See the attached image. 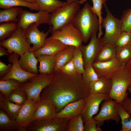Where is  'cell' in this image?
Listing matches in <instances>:
<instances>
[{
  "label": "cell",
  "instance_id": "obj_1",
  "mask_svg": "<svg viewBox=\"0 0 131 131\" xmlns=\"http://www.w3.org/2000/svg\"><path fill=\"white\" fill-rule=\"evenodd\" d=\"M55 74L53 81L43 90L40 98L52 102L57 113L68 104L86 98L90 94L89 84L83 81L82 74L69 76L60 70Z\"/></svg>",
  "mask_w": 131,
  "mask_h": 131
},
{
  "label": "cell",
  "instance_id": "obj_22",
  "mask_svg": "<svg viewBox=\"0 0 131 131\" xmlns=\"http://www.w3.org/2000/svg\"><path fill=\"white\" fill-rule=\"evenodd\" d=\"M76 47L74 46H69L54 55L55 60L54 73L60 70L62 67L73 59Z\"/></svg>",
  "mask_w": 131,
  "mask_h": 131
},
{
  "label": "cell",
  "instance_id": "obj_35",
  "mask_svg": "<svg viewBox=\"0 0 131 131\" xmlns=\"http://www.w3.org/2000/svg\"><path fill=\"white\" fill-rule=\"evenodd\" d=\"M18 27L17 23L14 22H8L0 23V41L10 37Z\"/></svg>",
  "mask_w": 131,
  "mask_h": 131
},
{
  "label": "cell",
  "instance_id": "obj_50",
  "mask_svg": "<svg viewBox=\"0 0 131 131\" xmlns=\"http://www.w3.org/2000/svg\"><path fill=\"white\" fill-rule=\"evenodd\" d=\"M67 1H76L77 0H66Z\"/></svg>",
  "mask_w": 131,
  "mask_h": 131
},
{
  "label": "cell",
  "instance_id": "obj_52",
  "mask_svg": "<svg viewBox=\"0 0 131 131\" xmlns=\"http://www.w3.org/2000/svg\"><path fill=\"white\" fill-rule=\"evenodd\" d=\"M130 45H131V43Z\"/></svg>",
  "mask_w": 131,
  "mask_h": 131
},
{
  "label": "cell",
  "instance_id": "obj_44",
  "mask_svg": "<svg viewBox=\"0 0 131 131\" xmlns=\"http://www.w3.org/2000/svg\"><path fill=\"white\" fill-rule=\"evenodd\" d=\"M12 66L11 64L8 65L0 61V76H4L7 74L10 71Z\"/></svg>",
  "mask_w": 131,
  "mask_h": 131
},
{
  "label": "cell",
  "instance_id": "obj_17",
  "mask_svg": "<svg viewBox=\"0 0 131 131\" xmlns=\"http://www.w3.org/2000/svg\"><path fill=\"white\" fill-rule=\"evenodd\" d=\"M57 113L56 107L50 100L41 98L34 113L35 120L41 121L55 118Z\"/></svg>",
  "mask_w": 131,
  "mask_h": 131
},
{
  "label": "cell",
  "instance_id": "obj_27",
  "mask_svg": "<svg viewBox=\"0 0 131 131\" xmlns=\"http://www.w3.org/2000/svg\"><path fill=\"white\" fill-rule=\"evenodd\" d=\"M116 47L113 44L104 45L98 53L95 62L108 61L115 57Z\"/></svg>",
  "mask_w": 131,
  "mask_h": 131
},
{
  "label": "cell",
  "instance_id": "obj_46",
  "mask_svg": "<svg viewBox=\"0 0 131 131\" xmlns=\"http://www.w3.org/2000/svg\"><path fill=\"white\" fill-rule=\"evenodd\" d=\"M6 50V48L3 46L0 45V57L4 56H8L9 54Z\"/></svg>",
  "mask_w": 131,
  "mask_h": 131
},
{
  "label": "cell",
  "instance_id": "obj_25",
  "mask_svg": "<svg viewBox=\"0 0 131 131\" xmlns=\"http://www.w3.org/2000/svg\"><path fill=\"white\" fill-rule=\"evenodd\" d=\"M36 57L40 63L39 74L54 73L55 60L54 56L42 55Z\"/></svg>",
  "mask_w": 131,
  "mask_h": 131
},
{
  "label": "cell",
  "instance_id": "obj_47",
  "mask_svg": "<svg viewBox=\"0 0 131 131\" xmlns=\"http://www.w3.org/2000/svg\"><path fill=\"white\" fill-rule=\"evenodd\" d=\"M125 66L127 69L131 72V59Z\"/></svg>",
  "mask_w": 131,
  "mask_h": 131
},
{
  "label": "cell",
  "instance_id": "obj_8",
  "mask_svg": "<svg viewBox=\"0 0 131 131\" xmlns=\"http://www.w3.org/2000/svg\"><path fill=\"white\" fill-rule=\"evenodd\" d=\"M49 39H57L67 46L78 47L82 45L83 38L79 31L72 23L66 25L51 33Z\"/></svg>",
  "mask_w": 131,
  "mask_h": 131
},
{
  "label": "cell",
  "instance_id": "obj_26",
  "mask_svg": "<svg viewBox=\"0 0 131 131\" xmlns=\"http://www.w3.org/2000/svg\"><path fill=\"white\" fill-rule=\"evenodd\" d=\"M21 106L11 102L7 98L0 93V109L3 110L11 119L16 120Z\"/></svg>",
  "mask_w": 131,
  "mask_h": 131
},
{
  "label": "cell",
  "instance_id": "obj_36",
  "mask_svg": "<svg viewBox=\"0 0 131 131\" xmlns=\"http://www.w3.org/2000/svg\"><path fill=\"white\" fill-rule=\"evenodd\" d=\"M119 115L121 120L122 131H131V115L123 109L122 105L118 103Z\"/></svg>",
  "mask_w": 131,
  "mask_h": 131
},
{
  "label": "cell",
  "instance_id": "obj_18",
  "mask_svg": "<svg viewBox=\"0 0 131 131\" xmlns=\"http://www.w3.org/2000/svg\"><path fill=\"white\" fill-rule=\"evenodd\" d=\"M93 67L99 77L111 78L114 74L122 66L116 57L104 62H94Z\"/></svg>",
  "mask_w": 131,
  "mask_h": 131
},
{
  "label": "cell",
  "instance_id": "obj_23",
  "mask_svg": "<svg viewBox=\"0 0 131 131\" xmlns=\"http://www.w3.org/2000/svg\"><path fill=\"white\" fill-rule=\"evenodd\" d=\"M111 78L101 77L97 80L89 84L90 94L101 93L108 95L110 92L111 87Z\"/></svg>",
  "mask_w": 131,
  "mask_h": 131
},
{
  "label": "cell",
  "instance_id": "obj_38",
  "mask_svg": "<svg viewBox=\"0 0 131 131\" xmlns=\"http://www.w3.org/2000/svg\"><path fill=\"white\" fill-rule=\"evenodd\" d=\"M73 60L77 73L82 74L84 71V64L82 53L79 47L75 48Z\"/></svg>",
  "mask_w": 131,
  "mask_h": 131
},
{
  "label": "cell",
  "instance_id": "obj_43",
  "mask_svg": "<svg viewBox=\"0 0 131 131\" xmlns=\"http://www.w3.org/2000/svg\"><path fill=\"white\" fill-rule=\"evenodd\" d=\"M60 70L64 74L69 76H73L77 73L73 59L62 67Z\"/></svg>",
  "mask_w": 131,
  "mask_h": 131
},
{
  "label": "cell",
  "instance_id": "obj_28",
  "mask_svg": "<svg viewBox=\"0 0 131 131\" xmlns=\"http://www.w3.org/2000/svg\"><path fill=\"white\" fill-rule=\"evenodd\" d=\"M23 7L31 10L39 11L37 4L31 3L23 0H0V8L4 9L13 7Z\"/></svg>",
  "mask_w": 131,
  "mask_h": 131
},
{
  "label": "cell",
  "instance_id": "obj_30",
  "mask_svg": "<svg viewBox=\"0 0 131 131\" xmlns=\"http://www.w3.org/2000/svg\"><path fill=\"white\" fill-rule=\"evenodd\" d=\"M21 8L18 7L0 10V23L8 22H18V15Z\"/></svg>",
  "mask_w": 131,
  "mask_h": 131
},
{
  "label": "cell",
  "instance_id": "obj_5",
  "mask_svg": "<svg viewBox=\"0 0 131 131\" xmlns=\"http://www.w3.org/2000/svg\"><path fill=\"white\" fill-rule=\"evenodd\" d=\"M55 74H41L22 83L19 88L27 93L28 99L38 102L43 90L53 81Z\"/></svg>",
  "mask_w": 131,
  "mask_h": 131
},
{
  "label": "cell",
  "instance_id": "obj_49",
  "mask_svg": "<svg viewBox=\"0 0 131 131\" xmlns=\"http://www.w3.org/2000/svg\"><path fill=\"white\" fill-rule=\"evenodd\" d=\"M128 90L129 91V93H131V87H129L128 89Z\"/></svg>",
  "mask_w": 131,
  "mask_h": 131
},
{
  "label": "cell",
  "instance_id": "obj_20",
  "mask_svg": "<svg viewBox=\"0 0 131 131\" xmlns=\"http://www.w3.org/2000/svg\"><path fill=\"white\" fill-rule=\"evenodd\" d=\"M68 46L58 40L47 38L43 46L33 52L36 57L42 55L54 56Z\"/></svg>",
  "mask_w": 131,
  "mask_h": 131
},
{
  "label": "cell",
  "instance_id": "obj_13",
  "mask_svg": "<svg viewBox=\"0 0 131 131\" xmlns=\"http://www.w3.org/2000/svg\"><path fill=\"white\" fill-rule=\"evenodd\" d=\"M109 99L108 95L106 94H90L86 98L85 106L81 114L83 123H85L97 113L103 101Z\"/></svg>",
  "mask_w": 131,
  "mask_h": 131
},
{
  "label": "cell",
  "instance_id": "obj_2",
  "mask_svg": "<svg viewBox=\"0 0 131 131\" xmlns=\"http://www.w3.org/2000/svg\"><path fill=\"white\" fill-rule=\"evenodd\" d=\"M87 2L79 11L72 23L80 32L83 42H87L94 33L99 31V22L98 16L92 11Z\"/></svg>",
  "mask_w": 131,
  "mask_h": 131
},
{
  "label": "cell",
  "instance_id": "obj_9",
  "mask_svg": "<svg viewBox=\"0 0 131 131\" xmlns=\"http://www.w3.org/2000/svg\"><path fill=\"white\" fill-rule=\"evenodd\" d=\"M69 120L55 118L41 121L35 120L28 127V131H67Z\"/></svg>",
  "mask_w": 131,
  "mask_h": 131
},
{
  "label": "cell",
  "instance_id": "obj_32",
  "mask_svg": "<svg viewBox=\"0 0 131 131\" xmlns=\"http://www.w3.org/2000/svg\"><path fill=\"white\" fill-rule=\"evenodd\" d=\"M88 0H80L78 2L80 5L83 4ZM93 3V6L91 7V8L92 12L98 16V18L100 27L98 31V38H100L101 36L103 34L101 27V23L103 19L102 17V9L103 5L104 3L106 2V0H90Z\"/></svg>",
  "mask_w": 131,
  "mask_h": 131
},
{
  "label": "cell",
  "instance_id": "obj_34",
  "mask_svg": "<svg viewBox=\"0 0 131 131\" xmlns=\"http://www.w3.org/2000/svg\"><path fill=\"white\" fill-rule=\"evenodd\" d=\"M8 98L11 102L21 106H22L28 99L26 92L19 87L13 90Z\"/></svg>",
  "mask_w": 131,
  "mask_h": 131
},
{
  "label": "cell",
  "instance_id": "obj_21",
  "mask_svg": "<svg viewBox=\"0 0 131 131\" xmlns=\"http://www.w3.org/2000/svg\"><path fill=\"white\" fill-rule=\"evenodd\" d=\"M20 57L18 62L23 70L31 73L38 74L37 65L38 61L33 52L27 51Z\"/></svg>",
  "mask_w": 131,
  "mask_h": 131
},
{
  "label": "cell",
  "instance_id": "obj_24",
  "mask_svg": "<svg viewBox=\"0 0 131 131\" xmlns=\"http://www.w3.org/2000/svg\"><path fill=\"white\" fill-rule=\"evenodd\" d=\"M0 131H27L21 127L16 120L11 119L3 110H0Z\"/></svg>",
  "mask_w": 131,
  "mask_h": 131
},
{
  "label": "cell",
  "instance_id": "obj_48",
  "mask_svg": "<svg viewBox=\"0 0 131 131\" xmlns=\"http://www.w3.org/2000/svg\"><path fill=\"white\" fill-rule=\"evenodd\" d=\"M29 3L33 4H37L36 0H23Z\"/></svg>",
  "mask_w": 131,
  "mask_h": 131
},
{
  "label": "cell",
  "instance_id": "obj_42",
  "mask_svg": "<svg viewBox=\"0 0 131 131\" xmlns=\"http://www.w3.org/2000/svg\"><path fill=\"white\" fill-rule=\"evenodd\" d=\"M98 122L94 118L88 120L84 125L83 131H101L102 130L97 126Z\"/></svg>",
  "mask_w": 131,
  "mask_h": 131
},
{
  "label": "cell",
  "instance_id": "obj_41",
  "mask_svg": "<svg viewBox=\"0 0 131 131\" xmlns=\"http://www.w3.org/2000/svg\"><path fill=\"white\" fill-rule=\"evenodd\" d=\"M121 20L122 31L131 32V8L124 11Z\"/></svg>",
  "mask_w": 131,
  "mask_h": 131
},
{
  "label": "cell",
  "instance_id": "obj_12",
  "mask_svg": "<svg viewBox=\"0 0 131 131\" xmlns=\"http://www.w3.org/2000/svg\"><path fill=\"white\" fill-rule=\"evenodd\" d=\"M40 25L37 23H33L24 30L28 41L30 44L33 45L29 50V51L33 52L42 47L51 31V27L50 26L46 32L41 31L38 28Z\"/></svg>",
  "mask_w": 131,
  "mask_h": 131
},
{
  "label": "cell",
  "instance_id": "obj_31",
  "mask_svg": "<svg viewBox=\"0 0 131 131\" xmlns=\"http://www.w3.org/2000/svg\"><path fill=\"white\" fill-rule=\"evenodd\" d=\"M22 83L13 79L0 80V93L8 98L10 93L15 89L20 87Z\"/></svg>",
  "mask_w": 131,
  "mask_h": 131
},
{
  "label": "cell",
  "instance_id": "obj_19",
  "mask_svg": "<svg viewBox=\"0 0 131 131\" xmlns=\"http://www.w3.org/2000/svg\"><path fill=\"white\" fill-rule=\"evenodd\" d=\"M86 98L68 104L57 113L55 117L69 120L81 114L85 106Z\"/></svg>",
  "mask_w": 131,
  "mask_h": 131
},
{
  "label": "cell",
  "instance_id": "obj_4",
  "mask_svg": "<svg viewBox=\"0 0 131 131\" xmlns=\"http://www.w3.org/2000/svg\"><path fill=\"white\" fill-rule=\"evenodd\" d=\"M111 79V87L109 97L121 104L128 96L127 91L131 83V72L125 66H123L114 74Z\"/></svg>",
  "mask_w": 131,
  "mask_h": 131
},
{
  "label": "cell",
  "instance_id": "obj_40",
  "mask_svg": "<svg viewBox=\"0 0 131 131\" xmlns=\"http://www.w3.org/2000/svg\"><path fill=\"white\" fill-rule=\"evenodd\" d=\"M131 32L122 31L113 44L116 47H124L130 44Z\"/></svg>",
  "mask_w": 131,
  "mask_h": 131
},
{
  "label": "cell",
  "instance_id": "obj_15",
  "mask_svg": "<svg viewBox=\"0 0 131 131\" xmlns=\"http://www.w3.org/2000/svg\"><path fill=\"white\" fill-rule=\"evenodd\" d=\"M98 123L112 120L118 124L121 119L118 107V103L115 100L109 99L105 101L102 104L98 113L94 117Z\"/></svg>",
  "mask_w": 131,
  "mask_h": 131
},
{
  "label": "cell",
  "instance_id": "obj_14",
  "mask_svg": "<svg viewBox=\"0 0 131 131\" xmlns=\"http://www.w3.org/2000/svg\"><path fill=\"white\" fill-rule=\"evenodd\" d=\"M38 102L28 99L22 106L16 117V120L20 126L27 130L28 127L35 120L34 114Z\"/></svg>",
  "mask_w": 131,
  "mask_h": 131
},
{
  "label": "cell",
  "instance_id": "obj_33",
  "mask_svg": "<svg viewBox=\"0 0 131 131\" xmlns=\"http://www.w3.org/2000/svg\"><path fill=\"white\" fill-rule=\"evenodd\" d=\"M115 57L122 66H125L131 59V45L116 47Z\"/></svg>",
  "mask_w": 131,
  "mask_h": 131
},
{
  "label": "cell",
  "instance_id": "obj_39",
  "mask_svg": "<svg viewBox=\"0 0 131 131\" xmlns=\"http://www.w3.org/2000/svg\"><path fill=\"white\" fill-rule=\"evenodd\" d=\"M83 123L81 114L69 120L67 131H83Z\"/></svg>",
  "mask_w": 131,
  "mask_h": 131
},
{
  "label": "cell",
  "instance_id": "obj_51",
  "mask_svg": "<svg viewBox=\"0 0 131 131\" xmlns=\"http://www.w3.org/2000/svg\"><path fill=\"white\" fill-rule=\"evenodd\" d=\"M130 87H131V84L130 85Z\"/></svg>",
  "mask_w": 131,
  "mask_h": 131
},
{
  "label": "cell",
  "instance_id": "obj_10",
  "mask_svg": "<svg viewBox=\"0 0 131 131\" xmlns=\"http://www.w3.org/2000/svg\"><path fill=\"white\" fill-rule=\"evenodd\" d=\"M50 14L43 10L33 13L21 8L18 15V27L25 30L33 23H36L40 25L42 24H49Z\"/></svg>",
  "mask_w": 131,
  "mask_h": 131
},
{
  "label": "cell",
  "instance_id": "obj_3",
  "mask_svg": "<svg viewBox=\"0 0 131 131\" xmlns=\"http://www.w3.org/2000/svg\"><path fill=\"white\" fill-rule=\"evenodd\" d=\"M78 0L67 1L55 12L50 14L49 24L51 27L50 32L59 29L72 22L80 10Z\"/></svg>",
  "mask_w": 131,
  "mask_h": 131
},
{
  "label": "cell",
  "instance_id": "obj_37",
  "mask_svg": "<svg viewBox=\"0 0 131 131\" xmlns=\"http://www.w3.org/2000/svg\"><path fill=\"white\" fill-rule=\"evenodd\" d=\"M82 74L83 80L89 84L98 79L99 77L94 69L91 64H87L84 66V71Z\"/></svg>",
  "mask_w": 131,
  "mask_h": 131
},
{
  "label": "cell",
  "instance_id": "obj_16",
  "mask_svg": "<svg viewBox=\"0 0 131 131\" xmlns=\"http://www.w3.org/2000/svg\"><path fill=\"white\" fill-rule=\"evenodd\" d=\"M90 38L88 44L82 45L79 47L82 53L84 66L89 64H92L95 62L98 53L104 45L100 38H98L96 33H94Z\"/></svg>",
  "mask_w": 131,
  "mask_h": 131
},
{
  "label": "cell",
  "instance_id": "obj_11",
  "mask_svg": "<svg viewBox=\"0 0 131 131\" xmlns=\"http://www.w3.org/2000/svg\"><path fill=\"white\" fill-rule=\"evenodd\" d=\"M19 56L18 54L15 53L9 54L8 60V62L12 64V68L7 74L0 77V80L13 79L23 83L38 75V74H33L27 72L22 69L18 62Z\"/></svg>",
  "mask_w": 131,
  "mask_h": 131
},
{
  "label": "cell",
  "instance_id": "obj_7",
  "mask_svg": "<svg viewBox=\"0 0 131 131\" xmlns=\"http://www.w3.org/2000/svg\"><path fill=\"white\" fill-rule=\"evenodd\" d=\"M0 45L7 49L9 54L15 53L20 56L29 51L31 47L27 39L24 30L18 27L10 37L0 41Z\"/></svg>",
  "mask_w": 131,
  "mask_h": 131
},
{
  "label": "cell",
  "instance_id": "obj_6",
  "mask_svg": "<svg viewBox=\"0 0 131 131\" xmlns=\"http://www.w3.org/2000/svg\"><path fill=\"white\" fill-rule=\"evenodd\" d=\"M103 5L106 14V17L103 18L101 23V27L105 29V33L103 37L100 38L101 41L103 45L107 43L113 44L122 31L121 21L112 15L106 2Z\"/></svg>",
  "mask_w": 131,
  "mask_h": 131
},
{
  "label": "cell",
  "instance_id": "obj_29",
  "mask_svg": "<svg viewBox=\"0 0 131 131\" xmlns=\"http://www.w3.org/2000/svg\"><path fill=\"white\" fill-rule=\"evenodd\" d=\"M39 10L52 13L64 5L65 2L59 0H36Z\"/></svg>",
  "mask_w": 131,
  "mask_h": 131
},
{
  "label": "cell",
  "instance_id": "obj_45",
  "mask_svg": "<svg viewBox=\"0 0 131 131\" xmlns=\"http://www.w3.org/2000/svg\"><path fill=\"white\" fill-rule=\"evenodd\" d=\"M121 104L125 110L129 114H131V98L127 97Z\"/></svg>",
  "mask_w": 131,
  "mask_h": 131
}]
</instances>
